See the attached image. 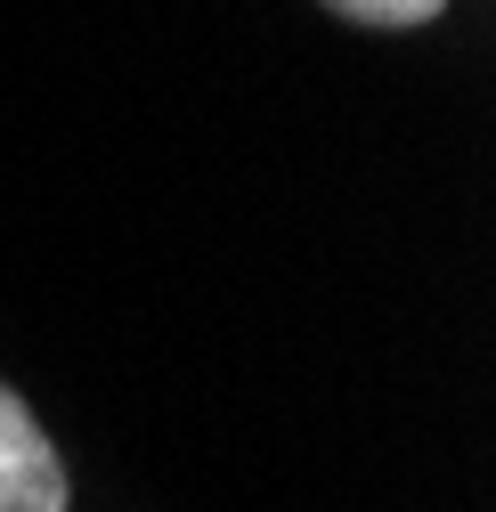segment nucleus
<instances>
[{
	"instance_id": "1",
	"label": "nucleus",
	"mask_w": 496,
	"mask_h": 512,
	"mask_svg": "<svg viewBox=\"0 0 496 512\" xmlns=\"http://www.w3.org/2000/svg\"><path fill=\"white\" fill-rule=\"evenodd\" d=\"M0 512H66V464L9 391H0Z\"/></svg>"
},
{
	"instance_id": "2",
	"label": "nucleus",
	"mask_w": 496,
	"mask_h": 512,
	"mask_svg": "<svg viewBox=\"0 0 496 512\" xmlns=\"http://www.w3.org/2000/svg\"><path fill=\"white\" fill-rule=\"evenodd\" d=\"M326 9H342L358 25H383V33H407V25H431L448 0H326Z\"/></svg>"
}]
</instances>
